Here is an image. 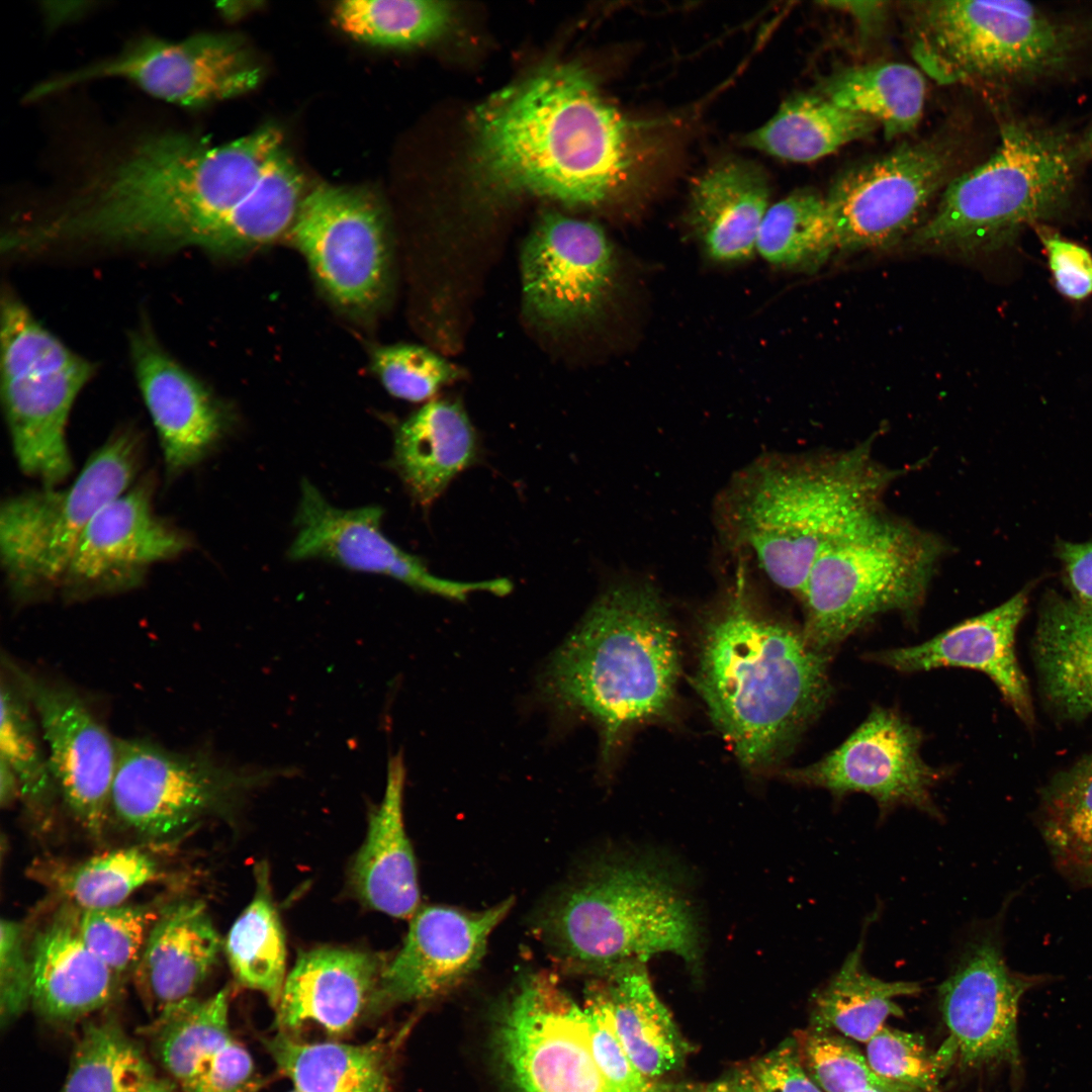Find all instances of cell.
Returning <instances> with one entry per match:
<instances>
[{
  "label": "cell",
  "mask_w": 1092,
  "mask_h": 1092,
  "mask_svg": "<svg viewBox=\"0 0 1092 1092\" xmlns=\"http://www.w3.org/2000/svg\"><path fill=\"white\" fill-rule=\"evenodd\" d=\"M36 879L78 910L125 903L136 890L159 876L156 859L138 847L118 848L74 862L39 861Z\"/></svg>",
  "instance_id": "ab89813d"
},
{
  "label": "cell",
  "mask_w": 1092,
  "mask_h": 1092,
  "mask_svg": "<svg viewBox=\"0 0 1092 1092\" xmlns=\"http://www.w3.org/2000/svg\"><path fill=\"white\" fill-rule=\"evenodd\" d=\"M524 307L537 324L571 329L605 307L615 279V256L597 224L560 213L544 214L521 252Z\"/></svg>",
  "instance_id": "d6986e66"
},
{
  "label": "cell",
  "mask_w": 1092,
  "mask_h": 1092,
  "mask_svg": "<svg viewBox=\"0 0 1092 1092\" xmlns=\"http://www.w3.org/2000/svg\"><path fill=\"white\" fill-rule=\"evenodd\" d=\"M224 946L237 980L277 1007L286 979V947L264 870H259L256 894L231 927Z\"/></svg>",
  "instance_id": "b9f144b4"
},
{
  "label": "cell",
  "mask_w": 1092,
  "mask_h": 1092,
  "mask_svg": "<svg viewBox=\"0 0 1092 1092\" xmlns=\"http://www.w3.org/2000/svg\"><path fill=\"white\" fill-rule=\"evenodd\" d=\"M678 674L677 637L658 590L619 582L551 656L539 689L557 709L599 725L608 759L625 732L668 712Z\"/></svg>",
  "instance_id": "5b68a950"
},
{
  "label": "cell",
  "mask_w": 1092,
  "mask_h": 1092,
  "mask_svg": "<svg viewBox=\"0 0 1092 1092\" xmlns=\"http://www.w3.org/2000/svg\"><path fill=\"white\" fill-rule=\"evenodd\" d=\"M36 717L61 802L92 836L111 819L117 737L73 687L2 656Z\"/></svg>",
  "instance_id": "e0dca14e"
},
{
  "label": "cell",
  "mask_w": 1092,
  "mask_h": 1092,
  "mask_svg": "<svg viewBox=\"0 0 1092 1092\" xmlns=\"http://www.w3.org/2000/svg\"><path fill=\"white\" fill-rule=\"evenodd\" d=\"M497 1045L517 1092H614L593 1055L583 1006L550 976L523 984L503 1013Z\"/></svg>",
  "instance_id": "2e32d148"
},
{
  "label": "cell",
  "mask_w": 1092,
  "mask_h": 1092,
  "mask_svg": "<svg viewBox=\"0 0 1092 1092\" xmlns=\"http://www.w3.org/2000/svg\"><path fill=\"white\" fill-rule=\"evenodd\" d=\"M261 70L236 35L202 32L181 40L144 35L119 53L35 85L29 100L100 78L125 79L150 95L199 107L253 89Z\"/></svg>",
  "instance_id": "5bb4252c"
},
{
  "label": "cell",
  "mask_w": 1092,
  "mask_h": 1092,
  "mask_svg": "<svg viewBox=\"0 0 1092 1092\" xmlns=\"http://www.w3.org/2000/svg\"><path fill=\"white\" fill-rule=\"evenodd\" d=\"M866 1058L879 1077L908 1092H940L939 1079L954 1060L945 1046L930 1053L921 1035L888 1026L867 1042Z\"/></svg>",
  "instance_id": "c3c4849f"
},
{
  "label": "cell",
  "mask_w": 1092,
  "mask_h": 1092,
  "mask_svg": "<svg viewBox=\"0 0 1092 1092\" xmlns=\"http://www.w3.org/2000/svg\"><path fill=\"white\" fill-rule=\"evenodd\" d=\"M288 234L336 305L356 315L382 305L390 285V248L384 216L371 197L316 186L305 194Z\"/></svg>",
  "instance_id": "4fadbf2b"
},
{
  "label": "cell",
  "mask_w": 1092,
  "mask_h": 1092,
  "mask_svg": "<svg viewBox=\"0 0 1092 1092\" xmlns=\"http://www.w3.org/2000/svg\"><path fill=\"white\" fill-rule=\"evenodd\" d=\"M220 938L199 901L165 909L152 927L131 974L152 1018L195 997L214 968Z\"/></svg>",
  "instance_id": "4316f807"
},
{
  "label": "cell",
  "mask_w": 1092,
  "mask_h": 1092,
  "mask_svg": "<svg viewBox=\"0 0 1092 1092\" xmlns=\"http://www.w3.org/2000/svg\"><path fill=\"white\" fill-rule=\"evenodd\" d=\"M154 484L144 479L106 504L82 533L58 593L68 602L138 587L157 563L190 548L189 537L158 516Z\"/></svg>",
  "instance_id": "ffe728a7"
},
{
  "label": "cell",
  "mask_w": 1092,
  "mask_h": 1092,
  "mask_svg": "<svg viewBox=\"0 0 1092 1092\" xmlns=\"http://www.w3.org/2000/svg\"><path fill=\"white\" fill-rule=\"evenodd\" d=\"M138 1092H181V1090L171 1079L156 1076Z\"/></svg>",
  "instance_id": "94428289"
},
{
  "label": "cell",
  "mask_w": 1092,
  "mask_h": 1092,
  "mask_svg": "<svg viewBox=\"0 0 1092 1092\" xmlns=\"http://www.w3.org/2000/svg\"><path fill=\"white\" fill-rule=\"evenodd\" d=\"M1056 550L1072 599L1092 608V541H1061L1058 542Z\"/></svg>",
  "instance_id": "9f6ffc18"
},
{
  "label": "cell",
  "mask_w": 1092,
  "mask_h": 1092,
  "mask_svg": "<svg viewBox=\"0 0 1092 1092\" xmlns=\"http://www.w3.org/2000/svg\"><path fill=\"white\" fill-rule=\"evenodd\" d=\"M539 929L565 964L600 974L659 953L696 971L702 964L693 907L671 876L646 860L596 863L551 901Z\"/></svg>",
  "instance_id": "52a82bcc"
},
{
  "label": "cell",
  "mask_w": 1092,
  "mask_h": 1092,
  "mask_svg": "<svg viewBox=\"0 0 1092 1092\" xmlns=\"http://www.w3.org/2000/svg\"><path fill=\"white\" fill-rule=\"evenodd\" d=\"M381 972L364 951L320 947L301 953L285 979L277 1005L283 1032L315 1024L332 1035L351 1030L378 1004Z\"/></svg>",
  "instance_id": "484cf974"
},
{
  "label": "cell",
  "mask_w": 1092,
  "mask_h": 1092,
  "mask_svg": "<svg viewBox=\"0 0 1092 1092\" xmlns=\"http://www.w3.org/2000/svg\"><path fill=\"white\" fill-rule=\"evenodd\" d=\"M925 91L916 68L880 62L840 69L822 82L818 93L840 108L872 118L893 139L917 126Z\"/></svg>",
  "instance_id": "8d00e7d4"
},
{
  "label": "cell",
  "mask_w": 1092,
  "mask_h": 1092,
  "mask_svg": "<svg viewBox=\"0 0 1092 1092\" xmlns=\"http://www.w3.org/2000/svg\"><path fill=\"white\" fill-rule=\"evenodd\" d=\"M878 123L845 110L819 93L787 99L744 142L752 149L792 162H812L871 134Z\"/></svg>",
  "instance_id": "836d02e7"
},
{
  "label": "cell",
  "mask_w": 1092,
  "mask_h": 1092,
  "mask_svg": "<svg viewBox=\"0 0 1092 1092\" xmlns=\"http://www.w3.org/2000/svg\"><path fill=\"white\" fill-rule=\"evenodd\" d=\"M160 914L146 905L78 910L77 927L89 949L119 981L133 970Z\"/></svg>",
  "instance_id": "bcb514c9"
},
{
  "label": "cell",
  "mask_w": 1092,
  "mask_h": 1092,
  "mask_svg": "<svg viewBox=\"0 0 1092 1092\" xmlns=\"http://www.w3.org/2000/svg\"><path fill=\"white\" fill-rule=\"evenodd\" d=\"M583 1006L593 1055L614 1092H692L643 1074L626 1054L615 1030L601 984L589 989Z\"/></svg>",
  "instance_id": "f907efd6"
},
{
  "label": "cell",
  "mask_w": 1092,
  "mask_h": 1092,
  "mask_svg": "<svg viewBox=\"0 0 1092 1092\" xmlns=\"http://www.w3.org/2000/svg\"><path fill=\"white\" fill-rule=\"evenodd\" d=\"M31 1006L46 1021L69 1025L103 1009L119 981L80 936L77 914L57 918L31 947Z\"/></svg>",
  "instance_id": "83f0119b"
},
{
  "label": "cell",
  "mask_w": 1092,
  "mask_h": 1092,
  "mask_svg": "<svg viewBox=\"0 0 1092 1092\" xmlns=\"http://www.w3.org/2000/svg\"><path fill=\"white\" fill-rule=\"evenodd\" d=\"M476 432L455 400L435 399L411 415L394 436L393 463L413 498L429 507L478 457Z\"/></svg>",
  "instance_id": "f546056e"
},
{
  "label": "cell",
  "mask_w": 1092,
  "mask_h": 1092,
  "mask_svg": "<svg viewBox=\"0 0 1092 1092\" xmlns=\"http://www.w3.org/2000/svg\"><path fill=\"white\" fill-rule=\"evenodd\" d=\"M575 63L543 67L494 93L471 121L470 175L482 194L594 205L630 186L651 150Z\"/></svg>",
  "instance_id": "7a4b0ae2"
},
{
  "label": "cell",
  "mask_w": 1092,
  "mask_h": 1092,
  "mask_svg": "<svg viewBox=\"0 0 1092 1092\" xmlns=\"http://www.w3.org/2000/svg\"><path fill=\"white\" fill-rule=\"evenodd\" d=\"M154 1077L146 1053L117 1022L87 1021L61 1092H138Z\"/></svg>",
  "instance_id": "7bdbcfd3"
},
{
  "label": "cell",
  "mask_w": 1092,
  "mask_h": 1092,
  "mask_svg": "<svg viewBox=\"0 0 1092 1092\" xmlns=\"http://www.w3.org/2000/svg\"><path fill=\"white\" fill-rule=\"evenodd\" d=\"M20 800L19 788L10 769L0 762V803L2 807H10Z\"/></svg>",
  "instance_id": "91938a15"
},
{
  "label": "cell",
  "mask_w": 1092,
  "mask_h": 1092,
  "mask_svg": "<svg viewBox=\"0 0 1092 1092\" xmlns=\"http://www.w3.org/2000/svg\"><path fill=\"white\" fill-rule=\"evenodd\" d=\"M156 1061L179 1088L190 1082L202 1065L228 1044L229 991L206 999L193 997L152 1018L145 1028Z\"/></svg>",
  "instance_id": "f35d334b"
},
{
  "label": "cell",
  "mask_w": 1092,
  "mask_h": 1092,
  "mask_svg": "<svg viewBox=\"0 0 1092 1092\" xmlns=\"http://www.w3.org/2000/svg\"><path fill=\"white\" fill-rule=\"evenodd\" d=\"M768 199V182L759 168L738 160L721 162L694 184L689 223L712 259L744 261L756 252Z\"/></svg>",
  "instance_id": "f1b7e54d"
},
{
  "label": "cell",
  "mask_w": 1092,
  "mask_h": 1092,
  "mask_svg": "<svg viewBox=\"0 0 1092 1092\" xmlns=\"http://www.w3.org/2000/svg\"><path fill=\"white\" fill-rule=\"evenodd\" d=\"M181 1092H260L249 1052L234 1038L211 1056Z\"/></svg>",
  "instance_id": "db71d44e"
},
{
  "label": "cell",
  "mask_w": 1092,
  "mask_h": 1092,
  "mask_svg": "<svg viewBox=\"0 0 1092 1092\" xmlns=\"http://www.w3.org/2000/svg\"><path fill=\"white\" fill-rule=\"evenodd\" d=\"M913 58L940 84H1029L1067 71L1092 40V16L1025 1L905 3Z\"/></svg>",
  "instance_id": "ba28073f"
},
{
  "label": "cell",
  "mask_w": 1092,
  "mask_h": 1092,
  "mask_svg": "<svg viewBox=\"0 0 1092 1092\" xmlns=\"http://www.w3.org/2000/svg\"><path fill=\"white\" fill-rule=\"evenodd\" d=\"M921 741L920 732L897 713L876 708L837 748L786 777L839 798L870 795L882 811L906 805L936 817L931 789L940 774L921 757Z\"/></svg>",
  "instance_id": "44dd1931"
},
{
  "label": "cell",
  "mask_w": 1092,
  "mask_h": 1092,
  "mask_svg": "<svg viewBox=\"0 0 1092 1092\" xmlns=\"http://www.w3.org/2000/svg\"><path fill=\"white\" fill-rule=\"evenodd\" d=\"M372 368L391 395L413 402L430 398L461 375V371L443 357L413 344L377 348L373 352Z\"/></svg>",
  "instance_id": "681fc988"
},
{
  "label": "cell",
  "mask_w": 1092,
  "mask_h": 1092,
  "mask_svg": "<svg viewBox=\"0 0 1092 1092\" xmlns=\"http://www.w3.org/2000/svg\"><path fill=\"white\" fill-rule=\"evenodd\" d=\"M0 762L16 779L20 802L35 819L47 820L60 801L34 712L12 675L2 666Z\"/></svg>",
  "instance_id": "60d3db41"
},
{
  "label": "cell",
  "mask_w": 1092,
  "mask_h": 1092,
  "mask_svg": "<svg viewBox=\"0 0 1092 1092\" xmlns=\"http://www.w3.org/2000/svg\"><path fill=\"white\" fill-rule=\"evenodd\" d=\"M1080 140L1035 121H1012L991 156L947 182L914 246L966 256L1011 246L1026 226L1062 218L1074 201Z\"/></svg>",
  "instance_id": "8992f818"
},
{
  "label": "cell",
  "mask_w": 1092,
  "mask_h": 1092,
  "mask_svg": "<svg viewBox=\"0 0 1092 1092\" xmlns=\"http://www.w3.org/2000/svg\"><path fill=\"white\" fill-rule=\"evenodd\" d=\"M513 904L510 898L474 912L448 906L418 910L403 945L382 969L378 1004L430 999L461 983L480 964L489 935Z\"/></svg>",
  "instance_id": "603a6c76"
},
{
  "label": "cell",
  "mask_w": 1092,
  "mask_h": 1092,
  "mask_svg": "<svg viewBox=\"0 0 1092 1092\" xmlns=\"http://www.w3.org/2000/svg\"><path fill=\"white\" fill-rule=\"evenodd\" d=\"M334 14L341 29L353 38L391 48L434 39L451 20L447 3L423 0H347L336 5Z\"/></svg>",
  "instance_id": "f6af8a7d"
},
{
  "label": "cell",
  "mask_w": 1092,
  "mask_h": 1092,
  "mask_svg": "<svg viewBox=\"0 0 1092 1092\" xmlns=\"http://www.w3.org/2000/svg\"><path fill=\"white\" fill-rule=\"evenodd\" d=\"M705 1092H755L750 1071H737L711 1084Z\"/></svg>",
  "instance_id": "680465c9"
},
{
  "label": "cell",
  "mask_w": 1092,
  "mask_h": 1092,
  "mask_svg": "<svg viewBox=\"0 0 1092 1092\" xmlns=\"http://www.w3.org/2000/svg\"><path fill=\"white\" fill-rule=\"evenodd\" d=\"M695 687L747 768L778 763L828 703L827 653L737 592L707 621Z\"/></svg>",
  "instance_id": "3957f363"
},
{
  "label": "cell",
  "mask_w": 1092,
  "mask_h": 1092,
  "mask_svg": "<svg viewBox=\"0 0 1092 1092\" xmlns=\"http://www.w3.org/2000/svg\"><path fill=\"white\" fill-rule=\"evenodd\" d=\"M952 157L949 146L929 140L906 144L844 172L824 196L836 251L898 243L946 184Z\"/></svg>",
  "instance_id": "9a60e30c"
},
{
  "label": "cell",
  "mask_w": 1092,
  "mask_h": 1092,
  "mask_svg": "<svg viewBox=\"0 0 1092 1092\" xmlns=\"http://www.w3.org/2000/svg\"><path fill=\"white\" fill-rule=\"evenodd\" d=\"M863 948L862 936L838 971L814 995L811 1026L867 1043L886 1026L889 1017L903 1015L896 999L920 993L921 986L871 975L862 964Z\"/></svg>",
  "instance_id": "d590c367"
},
{
  "label": "cell",
  "mask_w": 1092,
  "mask_h": 1092,
  "mask_svg": "<svg viewBox=\"0 0 1092 1092\" xmlns=\"http://www.w3.org/2000/svg\"><path fill=\"white\" fill-rule=\"evenodd\" d=\"M264 1043L300 1092H389L387 1053L380 1040L302 1042L281 1031Z\"/></svg>",
  "instance_id": "e575fe53"
},
{
  "label": "cell",
  "mask_w": 1092,
  "mask_h": 1092,
  "mask_svg": "<svg viewBox=\"0 0 1092 1092\" xmlns=\"http://www.w3.org/2000/svg\"><path fill=\"white\" fill-rule=\"evenodd\" d=\"M141 440L115 432L64 488L44 486L9 497L0 511V553L12 598L30 603L58 592L73 551L92 518L132 486Z\"/></svg>",
  "instance_id": "30bf717a"
},
{
  "label": "cell",
  "mask_w": 1092,
  "mask_h": 1092,
  "mask_svg": "<svg viewBox=\"0 0 1092 1092\" xmlns=\"http://www.w3.org/2000/svg\"><path fill=\"white\" fill-rule=\"evenodd\" d=\"M1028 604L1024 588L1003 604L967 619L921 644L886 649L867 658L903 672L939 667L981 671L1026 725L1034 721L1027 679L1015 653L1016 630Z\"/></svg>",
  "instance_id": "d4e9b609"
},
{
  "label": "cell",
  "mask_w": 1092,
  "mask_h": 1092,
  "mask_svg": "<svg viewBox=\"0 0 1092 1092\" xmlns=\"http://www.w3.org/2000/svg\"><path fill=\"white\" fill-rule=\"evenodd\" d=\"M750 1073L755 1092H823L806 1071L795 1038L762 1057Z\"/></svg>",
  "instance_id": "11a10c76"
},
{
  "label": "cell",
  "mask_w": 1092,
  "mask_h": 1092,
  "mask_svg": "<svg viewBox=\"0 0 1092 1092\" xmlns=\"http://www.w3.org/2000/svg\"><path fill=\"white\" fill-rule=\"evenodd\" d=\"M32 964L20 923L2 919L0 926V1023L9 1027L31 1005Z\"/></svg>",
  "instance_id": "816d5d0a"
},
{
  "label": "cell",
  "mask_w": 1092,
  "mask_h": 1092,
  "mask_svg": "<svg viewBox=\"0 0 1092 1092\" xmlns=\"http://www.w3.org/2000/svg\"><path fill=\"white\" fill-rule=\"evenodd\" d=\"M1032 650L1040 689L1053 711L1069 720L1092 715V608L1046 594Z\"/></svg>",
  "instance_id": "4dcf8cb0"
},
{
  "label": "cell",
  "mask_w": 1092,
  "mask_h": 1092,
  "mask_svg": "<svg viewBox=\"0 0 1092 1092\" xmlns=\"http://www.w3.org/2000/svg\"><path fill=\"white\" fill-rule=\"evenodd\" d=\"M943 551L937 537L883 510L862 519L812 565L799 598L804 638L827 653L881 614L914 612Z\"/></svg>",
  "instance_id": "9c48e42d"
},
{
  "label": "cell",
  "mask_w": 1092,
  "mask_h": 1092,
  "mask_svg": "<svg viewBox=\"0 0 1092 1092\" xmlns=\"http://www.w3.org/2000/svg\"><path fill=\"white\" fill-rule=\"evenodd\" d=\"M872 448L862 443L752 464L721 503L722 525L774 583L800 598L821 551L882 510L900 474L878 461Z\"/></svg>",
  "instance_id": "277c9868"
},
{
  "label": "cell",
  "mask_w": 1092,
  "mask_h": 1092,
  "mask_svg": "<svg viewBox=\"0 0 1092 1092\" xmlns=\"http://www.w3.org/2000/svg\"><path fill=\"white\" fill-rule=\"evenodd\" d=\"M267 770L251 772L203 750L181 751L143 737H117L111 817L136 833L164 837L220 811Z\"/></svg>",
  "instance_id": "7c38bea8"
},
{
  "label": "cell",
  "mask_w": 1092,
  "mask_h": 1092,
  "mask_svg": "<svg viewBox=\"0 0 1092 1092\" xmlns=\"http://www.w3.org/2000/svg\"><path fill=\"white\" fill-rule=\"evenodd\" d=\"M292 1092H300V1091H298V1090H296V1089H295V1091H292Z\"/></svg>",
  "instance_id": "e7e4bbea"
},
{
  "label": "cell",
  "mask_w": 1092,
  "mask_h": 1092,
  "mask_svg": "<svg viewBox=\"0 0 1092 1092\" xmlns=\"http://www.w3.org/2000/svg\"><path fill=\"white\" fill-rule=\"evenodd\" d=\"M1057 290L1066 298L1081 301L1092 294V254L1084 246L1059 233L1035 228Z\"/></svg>",
  "instance_id": "f5cc1de1"
},
{
  "label": "cell",
  "mask_w": 1092,
  "mask_h": 1092,
  "mask_svg": "<svg viewBox=\"0 0 1092 1092\" xmlns=\"http://www.w3.org/2000/svg\"><path fill=\"white\" fill-rule=\"evenodd\" d=\"M381 519L382 511L378 507L336 508L304 480L295 517L297 533L289 556L295 560L329 559L353 570L386 575L416 589L460 602L477 592L506 596L512 590L507 578L466 582L434 575L420 558L400 549L383 534Z\"/></svg>",
  "instance_id": "7402d4cb"
},
{
  "label": "cell",
  "mask_w": 1092,
  "mask_h": 1092,
  "mask_svg": "<svg viewBox=\"0 0 1092 1092\" xmlns=\"http://www.w3.org/2000/svg\"><path fill=\"white\" fill-rule=\"evenodd\" d=\"M801 1061L823 1092H854L875 1088L908 1092L879 1077L849 1039L834 1031L813 1027L795 1036Z\"/></svg>",
  "instance_id": "7dc6e473"
},
{
  "label": "cell",
  "mask_w": 1092,
  "mask_h": 1092,
  "mask_svg": "<svg viewBox=\"0 0 1092 1092\" xmlns=\"http://www.w3.org/2000/svg\"><path fill=\"white\" fill-rule=\"evenodd\" d=\"M1042 976L1012 971L995 923L979 930L963 948L938 988V1003L956 1059L969 1068L1020 1060L1017 1014L1022 995Z\"/></svg>",
  "instance_id": "ac0fdd59"
},
{
  "label": "cell",
  "mask_w": 1092,
  "mask_h": 1092,
  "mask_svg": "<svg viewBox=\"0 0 1092 1092\" xmlns=\"http://www.w3.org/2000/svg\"><path fill=\"white\" fill-rule=\"evenodd\" d=\"M1038 821L1059 872L1075 886L1092 889V753L1043 788Z\"/></svg>",
  "instance_id": "74e56055"
},
{
  "label": "cell",
  "mask_w": 1092,
  "mask_h": 1092,
  "mask_svg": "<svg viewBox=\"0 0 1092 1092\" xmlns=\"http://www.w3.org/2000/svg\"><path fill=\"white\" fill-rule=\"evenodd\" d=\"M604 975L612 1021L633 1064L654 1079L677 1069L688 1043L655 993L645 963L626 962Z\"/></svg>",
  "instance_id": "d6a6232c"
},
{
  "label": "cell",
  "mask_w": 1092,
  "mask_h": 1092,
  "mask_svg": "<svg viewBox=\"0 0 1092 1092\" xmlns=\"http://www.w3.org/2000/svg\"><path fill=\"white\" fill-rule=\"evenodd\" d=\"M824 5H829L834 9L845 11L855 17L858 24L864 30L873 28L876 24L882 21V17L885 15L887 2L880 1H864V2H824Z\"/></svg>",
  "instance_id": "6f0895ef"
},
{
  "label": "cell",
  "mask_w": 1092,
  "mask_h": 1092,
  "mask_svg": "<svg viewBox=\"0 0 1092 1092\" xmlns=\"http://www.w3.org/2000/svg\"><path fill=\"white\" fill-rule=\"evenodd\" d=\"M1 301V399L13 453L23 473L53 487L73 469L67 424L94 365L12 292Z\"/></svg>",
  "instance_id": "8fae6325"
},
{
  "label": "cell",
  "mask_w": 1092,
  "mask_h": 1092,
  "mask_svg": "<svg viewBox=\"0 0 1092 1092\" xmlns=\"http://www.w3.org/2000/svg\"><path fill=\"white\" fill-rule=\"evenodd\" d=\"M129 352L166 472L178 476L218 442L225 429L224 413L207 387L162 347L148 327L130 334Z\"/></svg>",
  "instance_id": "cb8c5ba5"
},
{
  "label": "cell",
  "mask_w": 1092,
  "mask_h": 1092,
  "mask_svg": "<svg viewBox=\"0 0 1092 1092\" xmlns=\"http://www.w3.org/2000/svg\"><path fill=\"white\" fill-rule=\"evenodd\" d=\"M854 1092H884V1091L879 1090V1089H875V1088H867V1089H862V1090H858V1091H854Z\"/></svg>",
  "instance_id": "be15d7a7"
},
{
  "label": "cell",
  "mask_w": 1092,
  "mask_h": 1092,
  "mask_svg": "<svg viewBox=\"0 0 1092 1092\" xmlns=\"http://www.w3.org/2000/svg\"><path fill=\"white\" fill-rule=\"evenodd\" d=\"M836 251L824 197L809 190L769 205L761 222L756 252L769 264L812 272Z\"/></svg>",
  "instance_id": "ee69618b"
},
{
  "label": "cell",
  "mask_w": 1092,
  "mask_h": 1092,
  "mask_svg": "<svg viewBox=\"0 0 1092 1092\" xmlns=\"http://www.w3.org/2000/svg\"><path fill=\"white\" fill-rule=\"evenodd\" d=\"M403 771L396 757L351 872L358 896L373 909L396 918L413 917L420 902L415 856L402 818Z\"/></svg>",
  "instance_id": "1f68e13d"
},
{
  "label": "cell",
  "mask_w": 1092,
  "mask_h": 1092,
  "mask_svg": "<svg viewBox=\"0 0 1092 1092\" xmlns=\"http://www.w3.org/2000/svg\"><path fill=\"white\" fill-rule=\"evenodd\" d=\"M306 193L274 126L222 145L168 130L125 150L109 176L105 208L123 249L234 256L288 233Z\"/></svg>",
  "instance_id": "6da1fadb"
},
{
  "label": "cell",
  "mask_w": 1092,
  "mask_h": 1092,
  "mask_svg": "<svg viewBox=\"0 0 1092 1092\" xmlns=\"http://www.w3.org/2000/svg\"><path fill=\"white\" fill-rule=\"evenodd\" d=\"M1080 145H1081L1083 154L1085 156V159L1088 158V157L1092 158V119H1091L1086 131L1084 132V136L1082 139H1080Z\"/></svg>",
  "instance_id": "6125c7cd"
}]
</instances>
